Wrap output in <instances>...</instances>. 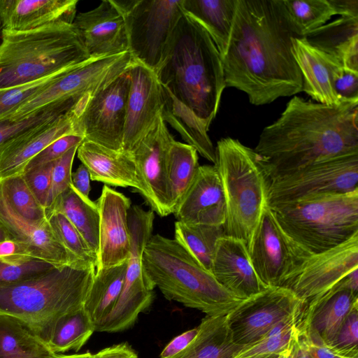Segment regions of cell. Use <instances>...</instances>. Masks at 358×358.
<instances>
[{
    "label": "cell",
    "instance_id": "cell-42",
    "mask_svg": "<svg viewBox=\"0 0 358 358\" xmlns=\"http://www.w3.org/2000/svg\"><path fill=\"white\" fill-rule=\"evenodd\" d=\"M67 103L50 106L41 111L29 116L18 118L0 120V146L20 134L39 124L53 119L76 108Z\"/></svg>",
    "mask_w": 358,
    "mask_h": 358
},
{
    "label": "cell",
    "instance_id": "cell-38",
    "mask_svg": "<svg viewBox=\"0 0 358 358\" xmlns=\"http://www.w3.org/2000/svg\"><path fill=\"white\" fill-rule=\"evenodd\" d=\"M94 331V325L83 307L58 320L48 345L56 354L69 350L77 352Z\"/></svg>",
    "mask_w": 358,
    "mask_h": 358
},
{
    "label": "cell",
    "instance_id": "cell-48",
    "mask_svg": "<svg viewBox=\"0 0 358 358\" xmlns=\"http://www.w3.org/2000/svg\"><path fill=\"white\" fill-rule=\"evenodd\" d=\"M332 86L341 102H358V71L338 66L333 74Z\"/></svg>",
    "mask_w": 358,
    "mask_h": 358
},
{
    "label": "cell",
    "instance_id": "cell-25",
    "mask_svg": "<svg viewBox=\"0 0 358 358\" xmlns=\"http://www.w3.org/2000/svg\"><path fill=\"white\" fill-rule=\"evenodd\" d=\"M78 0H0V34L58 22L72 24Z\"/></svg>",
    "mask_w": 358,
    "mask_h": 358
},
{
    "label": "cell",
    "instance_id": "cell-27",
    "mask_svg": "<svg viewBox=\"0 0 358 358\" xmlns=\"http://www.w3.org/2000/svg\"><path fill=\"white\" fill-rule=\"evenodd\" d=\"M292 52L299 69L305 92L317 103L327 105L342 103L332 86L335 70L343 66L327 53L310 45L304 38H292Z\"/></svg>",
    "mask_w": 358,
    "mask_h": 358
},
{
    "label": "cell",
    "instance_id": "cell-33",
    "mask_svg": "<svg viewBox=\"0 0 358 358\" xmlns=\"http://www.w3.org/2000/svg\"><path fill=\"white\" fill-rule=\"evenodd\" d=\"M56 355L20 320L0 313V358H52Z\"/></svg>",
    "mask_w": 358,
    "mask_h": 358
},
{
    "label": "cell",
    "instance_id": "cell-40",
    "mask_svg": "<svg viewBox=\"0 0 358 358\" xmlns=\"http://www.w3.org/2000/svg\"><path fill=\"white\" fill-rule=\"evenodd\" d=\"M0 189L10 206L20 216L36 222L47 220L45 210L27 186L22 174L0 180Z\"/></svg>",
    "mask_w": 358,
    "mask_h": 358
},
{
    "label": "cell",
    "instance_id": "cell-12",
    "mask_svg": "<svg viewBox=\"0 0 358 358\" xmlns=\"http://www.w3.org/2000/svg\"><path fill=\"white\" fill-rule=\"evenodd\" d=\"M358 153L317 162L269 180V206L323 194L345 193L358 189Z\"/></svg>",
    "mask_w": 358,
    "mask_h": 358
},
{
    "label": "cell",
    "instance_id": "cell-44",
    "mask_svg": "<svg viewBox=\"0 0 358 358\" xmlns=\"http://www.w3.org/2000/svg\"><path fill=\"white\" fill-rule=\"evenodd\" d=\"M78 146L74 147L53 162L51 185L46 210L71 185L72 166Z\"/></svg>",
    "mask_w": 358,
    "mask_h": 358
},
{
    "label": "cell",
    "instance_id": "cell-32",
    "mask_svg": "<svg viewBox=\"0 0 358 358\" xmlns=\"http://www.w3.org/2000/svg\"><path fill=\"white\" fill-rule=\"evenodd\" d=\"M63 214L96 254L99 241V213L96 202L81 195L72 185L45 210ZM98 258V257H97Z\"/></svg>",
    "mask_w": 358,
    "mask_h": 358
},
{
    "label": "cell",
    "instance_id": "cell-13",
    "mask_svg": "<svg viewBox=\"0 0 358 358\" xmlns=\"http://www.w3.org/2000/svg\"><path fill=\"white\" fill-rule=\"evenodd\" d=\"M248 250L255 272L267 287H282L312 255L283 230L268 204L264 208Z\"/></svg>",
    "mask_w": 358,
    "mask_h": 358
},
{
    "label": "cell",
    "instance_id": "cell-8",
    "mask_svg": "<svg viewBox=\"0 0 358 358\" xmlns=\"http://www.w3.org/2000/svg\"><path fill=\"white\" fill-rule=\"evenodd\" d=\"M270 207L283 230L311 254L329 250L358 233V189Z\"/></svg>",
    "mask_w": 358,
    "mask_h": 358
},
{
    "label": "cell",
    "instance_id": "cell-47",
    "mask_svg": "<svg viewBox=\"0 0 358 358\" xmlns=\"http://www.w3.org/2000/svg\"><path fill=\"white\" fill-rule=\"evenodd\" d=\"M52 165L53 162L22 173L27 186L45 210L50 190Z\"/></svg>",
    "mask_w": 358,
    "mask_h": 358
},
{
    "label": "cell",
    "instance_id": "cell-24",
    "mask_svg": "<svg viewBox=\"0 0 358 358\" xmlns=\"http://www.w3.org/2000/svg\"><path fill=\"white\" fill-rule=\"evenodd\" d=\"M211 272L222 287L242 300L268 287L254 269L245 242L229 236L218 239Z\"/></svg>",
    "mask_w": 358,
    "mask_h": 358
},
{
    "label": "cell",
    "instance_id": "cell-17",
    "mask_svg": "<svg viewBox=\"0 0 358 358\" xmlns=\"http://www.w3.org/2000/svg\"><path fill=\"white\" fill-rule=\"evenodd\" d=\"M162 115L131 151L141 186V194L161 217L173 213L166 174L169 149L174 141Z\"/></svg>",
    "mask_w": 358,
    "mask_h": 358
},
{
    "label": "cell",
    "instance_id": "cell-37",
    "mask_svg": "<svg viewBox=\"0 0 358 358\" xmlns=\"http://www.w3.org/2000/svg\"><path fill=\"white\" fill-rule=\"evenodd\" d=\"M224 235V226L175 222L174 239L211 273L217 242Z\"/></svg>",
    "mask_w": 358,
    "mask_h": 358
},
{
    "label": "cell",
    "instance_id": "cell-39",
    "mask_svg": "<svg viewBox=\"0 0 358 358\" xmlns=\"http://www.w3.org/2000/svg\"><path fill=\"white\" fill-rule=\"evenodd\" d=\"M46 219L58 241L78 265L83 268H96V254L63 214L56 211L46 212Z\"/></svg>",
    "mask_w": 358,
    "mask_h": 358
},
{
    "label": "cell",
    "instance_id": "cell-46",
    "mask_svg": "<svg viewBox=\"0 0 358 358\" xmlns=\"http://www.w3.org/2000/svg\"><path fill=\"white\" fill-rule=\"evenodd\" d=\"M329 346L358 357V306L348 315Z\"/></svg>",
    "mask_w": 358,
    "mask_h": 358
},
{
    "label": "cell",
    "instance_id": "cell-11",
    "mask_svg": "<svg viewBox=\"0 0 358 358\" xmlns=\"http://www.w3.org/2000/svg\"><path fill=\"white\" fill-rule=\"evenodd\" d=\"M154 220L152 210H145L136 205L131 206L128 214L131 248L123 287L115 307L96 327V331L113 333L127 330L135 324L139 314L152 304L154 289L145 280L142 257L152 236Z\"/></svg>",
    "mask_w": 358,
    "mask_h": 358
},
{
    "label": "cell",
    "instance_id": "cell-51",
    "mask_svg": "<svg viewBox=\"0 0 358 358\" xmlns=\"http://www.w3.org/2000/svg\"><path fill=\"white\" fill-rule=\"evenodd\" d=\"M94 358H138V355L127 343H122L102 349Z\"/></svg>",
    "mask_w": 358,
    "mask_h": 358
},
{
    "label": "cell",
    "instance_id": "cell-3",
    "mask_svg": "<svg viewBox=\"0 0 358 358\" xmlns=\"http://www.w3.org/2000/svg\"><path fill=\"white\" fill-rule=\"evenodd\" d=\"M164 98V112L187 124L207 131L220 107L226 87L220 53L196 20L184 13L166 56L155 73Z\"/></svg>",
    "mask_w": 358,
    "mask_h": 358
},
{
    "label": "cell",
    "instance_id": "cell-22",
    "mask_svg": "<svg viewBox=\"0 0 358 358\" xmlns=\"http://www.w3.org/2000/svg\"><path fill=\"white\" fill-rule=\"evenodd\" d=\"M0 227L8 238L14 240L36 259L55 267L71 266L81 268L55 236L48 220L32 222L17 214L6 201L0 189Z\"/></svg>",
    "mask_w": 358,
    "mask_h": 358
},
{
    "label": "cell",
    "instance_id": "cell-30",
    "mask_svg": "<svg viewBox=\"0 0 358 358\" xmlns=\"http://www.w3.org/2000/svg\"><path fill=\"white\" fill-rule=\"evenodd\" d=\"M194 339L171 358H234L244 346L236 343L226 315L204 317Z\"/></svg>",
    "mask_w": 358,
    "mask_h": 358
},
{
    "label": "cell",
    "instance_id": "cell-49",
    "mask_svg": "<svg viewBox=\"0 0 358 358\" xmlns=\"http://www.w3.org/2000/svg\"><path fill=\"white\" fill-rule=\"evenodd\" d=\"M300 330V329H299ZM311 358H358L338 351L324 343L317 337L300 330Z\"/></svg>",
    "mask_w": 358,
    "mask_h": 358
},
{
    "label": "cell",
    "instance_id": "cell-10",
    "mask_svg": "<svg viewBox=\"0 0 358 358\" xmlns=\"http://www.w3.org/2000/svg\"><path fill=\"white\" fill-rule=\"evenodd\" d=\"M131 61L129 52L91 57L51 83L6 118H22L62 103L73 106L86 103L128 70Z\"/></svg>",
    "mask_w": 358,
    "mask_h": 358
},
{
    "label": "cell",
    "instance_id": "cell-29",
    "mask_svg": "<svg viewBox=\"0 0 358 358\" xmlns=\"http://www.w3.org/2000/svg\"><path fill=\"white\" fill-rule=\"evenodd\" d=\"M303 38L344 67L358 71V17L341 16Z\"/></svg>",
    "mask_w": 358,
    "mask_h": 358
},
{
    "label": "cell",
    "instance_id": "cell-36",
    "mask_svg": "<svg viewBox=\"0 0 358 358\" xmlns=\"http://www.w3.org/2000/svg\"><path fill=\"white\" fill-rule=\"evenodd\" d=\"M196 150L174 140L168 151L166 174L173 212L193 182L199 167Z\"/></svg>",
    "mask_w": 358,
    "mask_h": 358
},
{
    "label": "cell",
    "instance_id": "cell-15",
    "mask_svg": "<svg viewBox=\"0 0 358 358\" xmlns=\"http://www.w3.org/2000/svg\"><path fill=\"white\" fill-rule=\"evenodd\" d=\"M130 85L128 69L87 102L77 120L85 141L122 151Z\"/></svg>",
    "mask_w": 358,
    "mask_h": 358
},
{
    "label": "cell",
    "instance_id": "cell-6",
    "mask_svg": "<svg viewBox=\"0 0 358 358\" xmlns=\"http://www.w3.org/2000/svg\"><path fill=\"white\" fill-rule=\"evenodd\" d=\"M0 36V89L38 80L91 57L73 23L5 31Z\"/></svg>",
    "mask_w": 358,
    "mask_h": 358
},
{
    "label": "cell",
    "instance_id": "cell-34",
    "mask_svg": "<svg viewBox=\"0 0 358 358\" xmlns=\"http://www.w3.org/2000/svg\"><path fill=\"white\" fill-rule=\"evenodd\" d=\"M127 262L95 272L83 308L94 329L111 313L120 295Z\"/></svg>",
    "mask_w": 358,
    "mask_h": 358
},
{
    "label": "cell",
    "instance_id": "cell-20",
    "mask_svg": "<svg viewBox=\"0 0 358 358\" xmlns=\"http://www.w3.org/2000/svg\"><path fill=\"white\" fill-rule=\"evenodd\" d=\"M99 213V241L96 271L127 262L131 234L128 221L130 199L104 185L95 201Z\"/></svg>",
    "mask_w": 358,
    "mask_h": 358
},
{
    "label": "cell",
    "instance_id": "cell-14",
    "mask_svg": "<svg viewBox=\"0 0 358 358\" xmlns=\"http://www.w3.org/2000/svg\"><path fill=\"white\" fill-rule=\"evenodd\" d=\"M305 304L287 287H268L226 315L234 341L243 346L257 342Z\"/></svg>",
    "mask_w": 358,
    "mask_h": 358
},
{
    "label": "cell",
    "instance_id": "cell-35",
    "mask_svg": "<svg viewBox=\"0 0 358 358\" xmlns=\"http://www.w3.org/2000/svg\"><path fill=\"white\" fill-rule=\"evenodd\" d=\"M295 37L303 38L336 15L329 0H273Z\"/></svg>",
    "mask_w": 358,
    "mask_h": 358
},
{
    "label": "cell",
    "instance_id": "cell-5",
    "mask_svg": "<svg viewBox=\"0 0 358 358\" xmlns=\"http://www.w3.org/2000/svg\"><path fill=\"white\" fill-rule=\"evenodd\" d=\"M145 280L164 296L206 315H226L243 300L222 287L174 238L152 235L145 246Z\"/></svg>",
    "mask_w": 358,
    "mask_h": 358
},
{
    "label": "cell",
    "instance_id": "cell-28",
    "mask_svg": "<svg viewBox=\"0 0 358 358\" xmlns=\"http://www.w3.org/2000/svg\"><path fill=\"white\" fill-rule=\"evenodd\" d=\"M76 153L87 169L90 180L106 185L132 187L141 193V186L131 153L85 140L78 147Z\"/></svg>",
    "mask_w": 358,
    "mask_h": 358
},
{
    "label": "cell",
    "instance_id": "cell-31",
    "mask_svg": "<svg viewBox=\"0 0 358 358\" xmlns=\"http://www.w3.org/2000/svg\"><path fill=\"white\" fill-rule=\"evenodd\" d=\"M237 0H182V8L200 24L215 43L220 57L228 47Z\"/></svg>",
    "mask_w": 358,
    "mask_h": 358
},
{
    "label": "cell",
    "instance_id": "cell-41",
    "mask_svg": "<svg viewBox=\"0 0 358 358\" xmlns=\"http://www.w3.org/2000/svg\"><path fill=\"white\" fill-rule=\"evenodd\" d=\"M76 66L58 71L31 83L0 89V120L11 115L38 92Z\"/></svg>",
    "mask_w": 358,
    "mask_h": 358
},
{
    "label": "cell",
    "instance_id": "cell-45",
    "mask_svg": "<svg viewBox=\"0 0 358 358\" xmlns=\"http://www.w3.org/2000/svg\"><path fill=\"white\" fill-rule=\"evenodd\" d=\"M84 140V137L77 133L58 138L32 158L24 172L58 159L71 148L79 146Z\"/></svg>",
    "mask_w": 358,
    "mask_h": 358
},
{
    "label": "cell",
    "instance_id": "cell-23",
    "mask_svg": "<svg viewBox=\"0 0 358 358\" xmlns=\"http://www.w3.org/2000/svg\"><path fill=\"white\" fill-rule=\"evenodd\" d=\"M173 214L180 222L224 227L225 199L214 165L199 166L193 182Z\"/></svg>",
    "mask_w": 358,
    "mask_h": 358
},
{
    "label": "cell",
    "instance_id": "cell-53",
    "mask_svg": "<svg viewBox=\"0 0 358 358\" xmlns=\"http://www.w3.org/2000/svg\"><path fill=\"white\" fill-rule=\"evenodd\" d=\"M336 15L358 17V0H329Z\"/></svg>",
    "mask_w": 358,
    "mask_h": 358
},
{
    "label": "cell",
    "instance_id": "cell-55",
    "mask_svg": "<svg viewBox=\"0 0 358 358\" xmlns=\"http://www.w3.org/2000/svg\"><path fill=\"white\" fill-rule=\"evenodd\" d=\"M52 358H94V355L90 352L82 354H73L69 355L57 354Z\"/></svg>",
    "mask_w": 358,
    "mask_h": 358
},
{
    "label": "cell",
    "instance_id": "cell-57",
    "mask_svg": "<svg viewBox=\"0 0 358 358\" xmlns=\"http://www.w3.org/2000/svg\"><path fill=\"white\" fill-rule=\"evenodd\" d=\"M278 354H270L266 355H262L258 357H248V358H275Z\"/></svg>",
    "mask_w": 358,
    "mask_h": 358
},
{
    "label": "cell",
    "instance_id": "cell-56",
    "mask_svg": "<svg viewBox=\"0 0 358 358\" xmlns=\"http://www.w3.org/2000/svg\"><path fill=\"white\" fill-rule=\"evenodd\" d=\"M292 345V344H291ZM291 345L289 348L279 353L275 358H290Z\"/></svg>",
    "mask_w": 358,
    "mask_h": 358
},
{
    "label": "cell",
    "instance_id": "cell-43",
    "mask_svg": "<svg viewBox=\"0 0 358 358\" xmlns=\"http://www.w3.org/2000/svg\"><path fill=\"white\" fill-rule=\"evenodd\" d=\"M54 267L43 261L0 259V285L17 282Z\"/></svg>",
    "mask_w": 358,
    "mask_h": 358
},
{
    "label": "cell",
    "instance_id": "cell-19",
    "mask_svg": "<svg viewBox=\"0 0 358 358\" xmlns=\"http://www.w3.org/2000/svg\"><path fill=\"white\" fill-rule=\"evenodd\" d=\"M80 105L68 113L20 134L0 146V180L22 175L29 161L58 138L73 133L80 134L77 120ZM81 135V134H80Z\"/></svg>",
    "mask_w": 358,
    "mask_h": 358
},
{
    "label": "cell",
    "instance_id": "cell-9",
    "mask_svg": "<svg viewBox=\"0 0 358 358\" xmlns=\"http://www.w3.org/2000/svg\"><path fill=\"white\" fill-rule=\"evenodd\" d=\"M124 15L129 52L156 73L185 13L182 0H113Z\"/></svg>",
    "mask_w": 358,
    "mask_h": 358
},
{
    "label": "cell",
    "instance_id": "cell-7",
    "mask_svg": "<svg viewBox=\"0 0 358 358\" xmlns=\"http://www.w3.org/2000/svg\"><path fill=\"white\" fill-rule=\"evenodd\" d=\"M226 203L225 235L248 248L267 203L269 178L257 153L238 140L217 141L215 164Z\"/></svg>",
    "mask_w": 358,
    "mask_h": 358
},
{
    "label": "cell",
    "instance_id": "cell-2",
    "mask_svg": "<svg viewBox=\"0 0 358 358\" xmlns=\"http://www.w3.org/2000/svg\"><path fill=\"white\" fill-rule=\"evenodd\" d=\"M254 150L270 179L358 153V102L327 105L294 96L262 130Z\"/></svg>",
    "mask_w": 358,
    "mask_h": 358
},
{
    "label": "cell",
    "instance_id": "cell-54",
    "mask_svg": "<svg viewBox=\"0 0 358 358\" xmlns=\"http://www.w3.org/2000/svg\"><path fill=\"white\" fill-rule=\"evenodd\" d=\"M290 358H311L299 329L291 345Z\"/></svg>",
    "mask_w": 358,
    "mask_h": 358
},
{
    "label": "cell",
    "instance_id": "cell-26",
    "mask_svg": "<svg viewBox=\"0 0 358 358\" xmlns=\"http://www.w3.org/2000/svg\"><path fill=\"white\" fill-rule=\"evenodd\" d=\"M341 282L305 304L299 324L301 331L329 345L348 315L358 306V293L343 287Z\"/></svg>",
    "mask_w": 358,
    "mask_h": 358
},
{
    "label": "cell",
    "instance_id": "cell-1",
    "mask_svg": "<svg viewBox=\"0 0 358 358\" xmlns=\"http://www.w3.org/2000/svg\"><path fill=\"white\" fill-rule=\"evenodd\" d=\"M289 30L273 0H237L227 49L221 57L226 87L262 106L302 92Z\"/></svg>",
    "mask_w": 358,
    "mask_h": 358
},
{
    "label": "cell",
    "instance_id": "cell-58",
    "mask_svg": "<svg viewBox=\"0 0 358 358\" xmlns=\"http://www.w3.org/2000/svg\"><path fill=\"white\" fill-rule=\"evenodd\" d=\"M7 236L5 234L4 231L0 227V242L7 239Z\"/></svg>",
    "mask_w": 358,
    "mask_h": 358
},
{
    "label": "cell",
    "instance_id": "cell-18",
    "mask_svg": "<svg viewBox=\"0 0 358 358\" xmlns=\"http://www.w3.org/2000/svg\"><path fill=\"white\" fill-rule=\"evenodd\" d=\"M129 72L131 85L122 151L130 153L162 115L164 98L162 86L153 71L132 59Z\"/></svg>",
    "mask_w": 358,
    "mask_h": 358
},
{
    "label": "cell",
    "instance_id": "cell-16",
    "mask_svg": "<svg viewBox=\"0 0 358 358\" xmlns=\"http://www.w3.org/2000/svg\"><path fill=\"white\" fill-rule=\"evenodd\" d=\"M358 269V233L325 251L310 255L282 287L305 303L338 285Z\"/></svg>",
    "mask_w": 358,
    "mask_h": 358
},
{
    "label": "cell",
    "instance_id": "cell-50",
    "mask_svg": "<svg viewBox=\"0 0 358 358\" xmlns=\"http://www.w3.org/2000/svg\"><path fill=\"white\" fill-rule=\"evenodd\" d=\"M199 331V327H194L176 336L163 349L160 358H171L185 350L194 339Z\"/></svg>",
    "mask_w": 358,
    "mask_h": 358
},
{
    "label": "cell",
    "instance_id": "cell-4",
    "mask_svg": "<svg viewBox=\"0 0 358 358\" xmlns=\"http://www.w3.org/2000/svg\"><path fill=\"white\" fill-rule=\"evenodd\" d=\"M95 268L52 267L0 285V313L15 317L48 343L64 315L83 307Z\"/></svg>",
    "mask_w": 358,
    "mask_h": 358
},
{
    "label": "cell",
    "instance_id": "cell-52",
    "mask_svg": "<svg viewBox=\"0 0 358 358\" xmlns=\"http://www.w3.org/2000/svg\"><path fill=\"white\" fill-rule=\"evenodd\" d=\"M73 187L83 196L89 197L91 190L90 173L85 165L81 164L71 174Z\"/></svg>",
    "mask_w": 358,
    "mask_h": 358
},
{
    "label": "cell",
    "instance_id": "cell-21",
    "mask_svg": "<svg viewBox=\"0 0 358 358\" xmlns=\"http://www.w3.org/2000/svg\"><path fill=\"white\" fill-rule=\"evenodd\" d=\"M73 25L90 57H102L129 52L124 17L113 0L76 15Z\"/></svg>",
    "mask_w": 358,
    "mask_h": 358
}]
</instances>
